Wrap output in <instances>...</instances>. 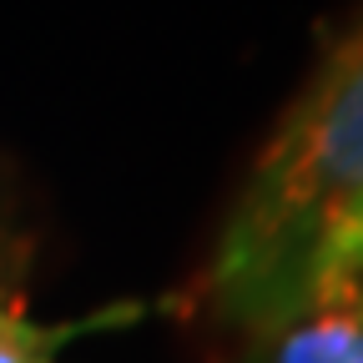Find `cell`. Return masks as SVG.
<instances>
[{
    "label": "cell",
    "instance_id": "7a4b0ae2",
    "mask_svg": "<svg viewBox=\"0 0 363 363\" xmlns=\"http://www.w3.org/2000/svg\"><path fill=\"white\" fill-rule=\"evenodd\" d=\"M242 363H363V222L283 313L242 333Z\"/></svg>",
    "mask_w": 363,
    "mask_h": 363
},
{
    "label": "cell",
    "instance_id": "6da1fadb",
    "mask_svg": "<svg viewBox=\"0 0 363 363\" xmlns=\"http://www.w3.org/2000/svg\"><path fill=\"white\" fill-rule=\"evenodd\" d=\"M353 222H363V21L262 142L207 262L212 318L247 333L283 313Z\"/></svg>",
    "mask_w": 363,
    "mask_h": 363
},
{
    "label": "cell",
    "instance_id": "277c9868",
    "mask_svg": "<svg viewBox=\"0 0 363 363\" xmlns=\"http://www.w3.org/2000/svg\"><path fill=\"white\" fill-rule=\"evenodd\" d=\"M26 272H30V238L11 217H0V308L26 303Z\"/></svg>",
    "mask_w": 363,
    "mask_h": 363
},
{
    "label": "cell",
    "instance_id": "3957f363",
    "mask_svg": "<svg viewBox=\"0 0 363 363\" xmlns=\"http://www.w3.org/2000/svg\"><path fill=\"white\" fill-rule=\"evenodd\" d=\"M147 308L142 303H116L106 313L91 318H71V323H30L26 308H0V363H56L66 353V343L101 333V328H121L136 323Z\"/></svg>",
    "mask_w": 363,
    "mask_h": 363
}]
</instances>
